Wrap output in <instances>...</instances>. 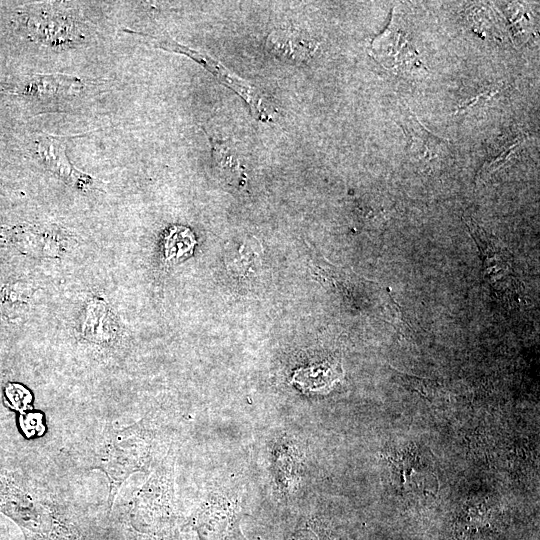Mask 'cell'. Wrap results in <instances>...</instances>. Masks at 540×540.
Instances as JSON below:
<instances>
[{
    "label": "cell",
    "instance_id": "cell-1",
    "mask_svg": "<svg viewBox=\"0 0 540 540\" xmlns=\"http://www.w3.org/2000/svg\"><path fill=\"white\" fill-rule=\"evenodd\" d=\"M0 513L11 519L28 540H83L80 528L66 512L1 468Z\"/></svg>",
    "mask_w": 540,
    "mask_h": 540
},
{
    "label": "cell",
    "instance_id": "cell-2",
    "mask_svg": "<svg viewBox=\"0 0 540 540\" xmlns=\"http://www.w3.org/2000/svg\"><path fill=\"white\" fill-rule=\"evenodd\" d=\"M151 433L142 421L124 428L106 424L93 446L91 469L101 470L109 482L108 514L122 484L151 460Z\"/></svg>",
    "mask_w": 540,
    "mask_h": 540
},
{
    "label": "cell",
    "instance_id": "cell-3",
    "mask_svg": "<svg viewBox=\"0 0 540 540\" xmlns=\"http://www.w3.org/2000/svg\"><path fill=\"white\" fill-rule=\"evenodd\" d=\"M172 480L165 469L154 473L136 492L130 509V523L140 532H148L165 519L172 510Z\"/></svg>",
    "mask_w": 540,
    "mask_h": 540
},
{
    "label": "cell",
    "instance_id": "cell-4",
    "mask_svg": "<svg viewBox=\"0 0 540 540\" xmlns=\"http://www.w3.org/2000/svg\"><path fill=\"white\" fill-rule=\"evenodd\" d=\"M467 227L481 252L488 282L498 291L511 289L514 285L512 256L505 246L487 233L472 218H465Z\"/></svg>",
    "mask_w": 540,
    "mask_h": 540
},
{
    "label": "cell",
    "instance_id": "cell-5",
    "mask_svg": "<svg viewBox=\"0 0 540 540\" xmlns=\"http://www.w3.org/2000/svg\"><path fill=\"white\" fill-rule=\"evenodd\" d=\"M187 525L197 533L199 540H238L239 537L236 511L223 500L200 506Z\"/></svg>",
    "mask_w": 540,
    "mask_h": 540
},
{
    "label": "cell",
    "instance_id": "cell-6",
    "mask_svg": "<svg viewBox=\"0 0 540 540\" xmlns=\"http://www.w3.org/2000/svg\"><path fill=\"white\" fill-rule=\"evenodd\" d=\"M66 143L67 138L43 135L37 142V153L58 178L78 189H86L92 185L93 179L70 163Z\"/></svg>",
    "mask_w": 540,
    "mask_h": 540
},
{
    "label": "cell",
    "instance_id": "cell-7",
    "mask_svg": "<svg viewBox=\"0 0 540 540\" xmlns=\"http://www.w3.org/2000/svg\"><path fill=\"white\" fill-rule=\"evenodd\" d=\"M401 127L409 139L408 151L412 157L424 162L447 157L450 143L427 130L409 109L403 113Z\"/></svg>",
    "mask_w": 540,
    "mask_h": 540
},
{
    "label": "cell",
    "instance_id": "cell-8",
    "mask_svg": "<svg viewBox=\"0 0 540 540\" xmlns=\"http://www.w3.org/2000/svg\"><path fill=\"white\" fill-rule=\"evenodd\" d=\"M81 332L86 340L96 344H110L116 339L118 323L106 302L98 298L90 300Z\"/></svg>",
    "mask_w": 540,
    "mask_h": 540
},
{
    "label": "cell",
    "instance_id": "cell-9",
    "mask_svg": "<svg viewBox=\"0 0 540 540\" xmlns=\"http://www.w3.org/2000/svg\"><path fill=\"white\" fill-rule=\"evenodd\" d=\"M82 88V80L73 75L36 74L23 83L21 93L46 99L75 94L80 92Z\"/></svg>",
    "mask_w": 540,
    "mask_h": 540
},
{
    "label": "cell",
    "instance_id": "cell-10",
    "mask_svg": "<svg viewBox=\"0 0 540 540\" xmlns=\"http://www.w3.org/2000/svg\"><path fill=\"white\" fill-rule=\"evenodd\" d=\"M335 379L336 370L328 363L300 368L293 375V382L304 391L324 390Z\"/></svg>",
    "mask_w": 540,
    "mask_h": 540
},
{
    "label": "cell",
    "instance_id": "cell-11",
    "mask_svg": "<svg viewBox=\"0 0 540 540\" xmlns=\"http://www.w3.org/2000/svg\"><path fill=\"white\" fill-rule=\"evenodd\" d=\"M197 241L189 228L175 226L171 228L164 241V253L167 261L177 262L190 255Z\"/></svg>",
    "mask_w": 540,
    "mask_h": 540
},
{
    "label": "cell",
    "instance_id": "cell-12",
    "mask_svg": "<svg viewBox=\"0 0 540 540\" xmlns=\"http://www.w3.org/2000/svg\"><path fill=\"white\" fill-rule=\"evenodd\" d=\"M288 540H317V538L310 530L298 529Z\"/></svg>",
    "mask_w": 540,
    "mask_h": 540
}]
</instances>
